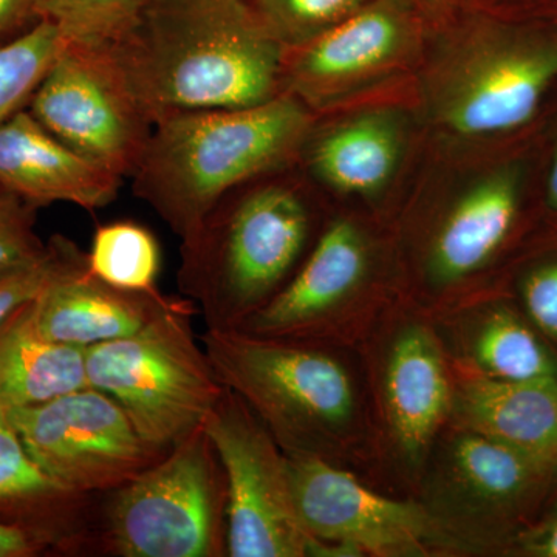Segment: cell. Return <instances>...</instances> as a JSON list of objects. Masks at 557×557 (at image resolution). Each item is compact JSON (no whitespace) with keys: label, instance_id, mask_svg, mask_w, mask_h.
I'll list each match as a JSON object with an SVG mask.
<instances>
[{"label":"cell","instance_id":"cell-5","mask_svg":"<svg viewBox=\"0 0 557 557\" xmlns=\"http://www.w3.org/2000/svg\"><path fill=\"white\" fill-rule=\"evenodd\" d=\"M200 343L222 386L247 403L285 454L327 458L354 421V383L327 351L237 329H205Z\"/></svg>","mask_w":557,"mask_h":557},{"label":"cell","instance_id":"cell-2","mask_svg":"<svg viewBox=\"0 0 557 557\" xmlns=\"http://www.w3.org/2000/svg\"><path fill=\"white\" fill-rule=\"evenodd\" d=\"M421 124L446 148H485L536 119L557 83V33L453 10L431 25L417 76Z\"/></svg>","mask_w":557,"mask_h":557},{"label":"cell","instance_id":"cell-22","mask_svg":"<svg viewBox=\"0 0 557 557\" xmlns=\"http://www.w3.org/2000/svg\"><path fill=\"white\" fill-rule=\"evenodd\" d=\"M450 456L461 485L491 504L522 500L553 472L533 457L474 431L456 438Z\"/></svg>","mask_w":557,"mask_h":557},{"label":"cell","instance_id":"cell-17","mask_svg":"<svg viewBox=\"0 0 557 557\" xmlns=\"http://www.w3.org/2000/svg\"><path fill=\"white\" fill-rule=\"evenodd\" d=\"M123 177L51 135L21 110L0 124V188L32 207L70 203L97 211L119 197Z\"/></svg>","mask_w":557,"mask_h":557},{"label":"cell","instance_id":"cell-4","mask_svg":"<svg viewBox=\"0 0 557 557\" xmlns=\"http://www.w3.org/2000/svg\"><path fill=\"white\" fill-rule=\"evenodd\" d=\"M289 170L231 190L182 240L178 288L207 329H239L307 258L313 211L304 186L287 178Z\"/></svg>","mask_w":557,"mask_h":557},{"label":"cell","instance_id":"cell-6","mask_svg":"<svg viewBox=\"0 0 557 557\" xmlns=\"http://www.w3.org/2000/svg\"><path fill=\"white\" fill-rule=\"evenodd\" d=\"M196 313L193 300L178 298L138 332L84 350L89 386L115 399L163 450L203 428L225 388L194 335Z\"/></svg>","mask_w":557,"mask_h":557},{"label":"cell","instance_id":"cell-9","mask_svg":"<svg viewBox=\"0 0 557 557\" xmlns=\"http://www.w3.org/2000/svg\"><path fill=\"white\" fill-rule=\"evenodd\" d=\"M203 429L225 472L226 556L317 555L318 542L296 511L287 454L247 403L223 388Z\"/></svg>","mask_w":557,"mask_h":557},{"label":"cell","instance_id":"cell-33","mask_svg":"<svg viewBox=\"0 0 557 557\" xmlns=\"http://www.w3.org/2000/svg\"><path fill=\"white\" fill-rule=\"evenodd\" d=\"M525 549L530 555L557 557V520L527 539Z\"/></svg>","mask_w":557,"mask_h":557},{"label":"cell","instance_id":"cell-19","mask_svg":"<svg viewBox=\"0 0 557 557\" xmlns=\"http://www.w3.org/2000/svg\"><path fill=\"white\" fill-rule=\"evenodd\" d=\"M457 409L468 431L557 469V379L498 381L480 375L461 387Z\"/></svg>","mask_w":557,"mask_h":557},{"label":"cell","instance_id":"cell-14","mask_svg":"<svg viewBox=\"0 0 557 557\" xmlns=\"http://www.w3.org/2000/svg\"><path fill=\"white\" fill-rule=\"evenodd\" d=\"M417 110L395 101H366L317 115L298 168L321 188L376 199L397 183L412 152Z\"/></svg>","mask_w":557,"mask_h":557},{"label":"cell","instance_id":"cell-13","mask_svg":"<svg viewBox=\"0 0 557 557\" xmlns=\"http://www.w3.org/2000/svg\"><path fill=\"white\" fill-rule=\"evenodd\" d=\"M437 215L424 248V271L440 287L485 269L507 244L522 208L525 170L518 160H485L478 148H449Z\"/></svg>","mask_w":557,"mask_h":557},{"label":"cell","instance_id":"cell-8","mask_svg":"<svg viewBox=\"0 0 557 557\" xmlns=\"http://www.w3.org/2000/svg\"><path fill=\"white\" fill-rule=\"evenodd\" d=\"M431 25L410 0H370L332 30L285 49L282 91L314 115L372 101L416 78Z\"/></svg>","mask_w":557,"mask_h":557},{"label":"cell","instance_id":"cell-21","mask_svg":"<svg viewBox=\"0 0 557 557\" xmlns=\"http://www.w3.org/2000/svg\"><path fill=\"white\" fill-rule=\"evenodd\" d=\"M90 387L83 348L40 335L33 300L0 324V416Z\"/></svg>","mask_w":557,"mask_h":557},{"label":"cell","instance_id":"cell-11","mask_svg":"<svg viewBox=\"0 0 557 557\" xmlns=\"http://www.w3.org/2000/svg\"><path fill=\"white\" fill-rule=\"evenodd\" d=\"M27 110L51 135L123 178L137 171L156 126L104 51L67 42Z\"/></svg>","mask_w":557,"mask_h":557},{"label":"cell","instance_id":"cell-29","mask_svg":"<svg viewBox=\"0 0 557 557\" xmlns=\"http://www.w3.org/2000/svg\"><path fill=\"white\" fill-rule=\"evenodd\" d=\"M60 259V234L51 237L39 258L0 269V324L38 298Z\"/></svg>","mask_w":557,"mask_h":557},{"label":"cell","instance_id":"cell-16","mask_svg":"<svg viewBox=\"0 0 557 557\" xmlns=\"http://www.w3.org/2000/svg\"><path fill=\"white\" fill-rule=\"evenodd\" d=\"M372 263L368 233L354 220L335 219L288 284L237 330L262 338L309 336L366 284Z\"/></svg>","mask_w":557,"mask_h":557},{"label":"cell","instance_id":"cell-30","mask_svg":"<svg viewBox=\"0 0 557 557\" xmlns=\"http://www.w3.org/2000/svg\"><path fill=\"white\" fill-rule=\"evenodd\" d=\"M520 292L531 321L557 341V258L542 260L528 270Z\"/></svg>","mask_w":557,"mask_h":557},{"label":"cell","instance_id":"cell-18","mask_svg":"<svg viewBox=\"0 0 557 557\" xmlns=\"http://www.w3.org/2000/svg\"><path fill=\"white\" fill-rule=\"evenodd\" d=\"M89 500L47 478L0 417V522L28 531L50 552H75L94 542Z\"/></svg>","mask_w":557,"mask_h":557},{"label":"cell","instance_id":"cell-20","mask_svg":"<svg viewBox=\"0 0 557 557\" xmlns=\"http://www.w3.org/2000/svg\"><path fill=\"white\" fill-rule=\"evenodd\" d=\"M384 394L399 446L410 457L420 456L454 401L445 359L426 329L410 327L395 341L387 359Z\"/></svg>","mask_w":557,"mask_h":557},{"label":"cell","instance_id":"cell-3","mask_svg":"<svg viewBox=\"0 0 557 557\" xmlns=\"http://www.w3.org/2000/svg\"><path fill=\"white\" fill-rule=\"evenodd\" d=\"M314 119L285 91L251 108L166 116L131 177L134 196L183 240L231 190L298 166Z\"/></svg>","mask_w":557,"mask_h":557},{"label":"cell","instance_id":"cell-12","mask_svg":"<svg viewBox=\"0 0 557 557\" xmlns=\"http://www.w3.org/2000/svg\"><path fill=\"white\" fill-rule=\"evenodd\" d=\"M300 522L318 542L317 556H420L446 541L426 509L373 493L327 458L287 454Z\"/></svg>","mask_w":557,"mask_h":557},{"label":"cell","instance_id":"cell-23","mask_svg":"<svg viewBox=\"0 0 557 557\" xmlns=\"http://www.w3.org/2000/svg\"><path fill=\"white\" fill-rule=\"evenodd\" d=\"M471 357L480 373L498 381L557 379V364L536 333L511 310H491L479 322Z\"/></svg>","mask_w":557,"mask_h":557},{"label":"cell","instance_id":"cell-28","mask_svg":"<svg viewBox=\"0 0 557 557\" xmlns=\"http://www.w3.org/2000/svg\"><path fill=\"white\" fill-rule=\"evenodd\" d=\"M36 208L0 188V269L39 258L47 244L35 231Z\"/></svg>","mask_w":557,"mask_h":557},{"label":"cell","instance_id":"cell-26","mask_svg":"<svg viewBox=\"0 0 557 557\" xmlns=\"http://www.w3.org/2000/svg\"><path fill=\"white\" fill-rule=\"evenodd\" d=\"M146 0H42V20L57 25L65 42L109 49L134 27Z\"/></svg>","mask_w":557,"mask_h":557},{"label":"cell","instance_id":"cell-7","mask_svg":"<svg viewBox=\"0 0 557 557\" xmlns=\"http://www.w3.org/2000/svg\"><path fill=\"white\" fill-rule=\"evenodd\" d=\"M225 472L201 428L110 491L94 542L121 557L226 556Z\"/></svg>","mask_w":557,"mask_h":557},{"label":"cell","instance_id":"cell-10","mask_svg":"<svg viewBox=\"0 0 557 557\" xmlns=\"http://www.w3.org/2000/svg\"><path fill=\"white\" fill-rule=\"evenodd\" d=\"M0 417L40 471L78 496L110 493L170 453L150 445L119 403L94 387Z\"/></svg>","mask_w":557,"mask_h":557},{"label":"cell","instance_id":"cell-15","mask_svg":"<svg viewBox=\"0 0 557 557\" xmlns=\"http://www.w3.org/2000/svg\"><path fill=\"white\" fill-rule=\"evenodd\" d=\"M177 300L160 289L131 292L101 281L86 252L60 234V259L33 300V318L47 339L86 350L138 332Z\"/></svg>","mask_w":557,"mask_h":557},{"label":"cell","instance_id":"cell-35","mask_svg":"<svg viewBox=\"0 0 557 557\" xmlns=\"http://www.w3.org/2000/svg\"><path fill=\"white\" fill-rule=\"evenodd\" d=\"M547 201L548 207L557 212V146L553 152L552 161H549V170L547 174Z\"/></svg>","mask_w":557,"mask_h":557},{"label":"cell","instance_id":"cell-27","mask_svg":"<svg viewBox=\"0 0 557 557\" xmlns=\"http://www.w3.org/2000/svg\"><path fill=\"white\" fill-rule=\"evenodd\" d=\"M284 49L304 46L354 16L370 0H248Z\"/></svg>","mask_w":557,"mask_h":557},{"label":"cell","instance_id":"cell-31","mask_svg":"<svg viewBox=\"0 0 557 557\" xmlns=\"http://www.w3.org/2000/svg\"><path fill=\"white\" fill-rule=\"evenodd\" d=\"M42 0H0V44L42 20Z\"/></svg>","mask_w":557,"mask_h":557},{"label":"cell","instance_id":"cell-25","mask_svg":"<svg viewBox=\"0 0 557 557\" xmlns=\"http://www.w3.org/2000/svg\"><path fill=\"white\" fill-rule=\"evenodd\" d=\"M64 46L61 32L49 20L0 44V124L27 109Z\"/></svg>","mask_w":557,"mask_h":557},{"label":"cell","instance_id":"cell-34","mask_svg":"<svg viewBox=\"0 0 557 557\" xmlns=\"http://www.w3.org/2000/svg\"><path fill=\"white\" fill-rule=\"evenodd\" d=\"M434 24L456 10L458 0H410Z\"/></svg>","mask_w":557,"mask_h":557},{"label":"cell","instance_id":"cell-24","mask_svg":"<svg viewBox=\"0 0 557 557\" xmlns=\"http://www.w3.org/2000/svg\"><path fill=\"white\" fill-rule=\"evenodd\" d=\"M87 265L95 276L131 292H156L161 248L152 231L132 220L98 226Z\"/></svg>","mask_w":557,"mask_h":557},{"label":"cell","instance_id":"cell-1","mask_svg":"<svg viewBox=\"0 0 557 557\" xmlns=\"http://www.w3.org/2000/svg\"><path fill=\"white\" fill-rule=\"evenodd\" d=\"M101 50L153 124L282 94L285 49L248 0H146L134 27Z\"/></svg>","mask_w":557,"mask_h":557},{"label":"cell","instance_id":"cell-32","mask_svg":"<svg viewBox=\"0 0 557 557\" xmlns=\"http://www.w3.org/2000/svg\"><path fill=\"white\" fill-rule=\"evenodd\" d=\"M47 552L50 549L28 531L0 522V557H35Z\"/></svg>","mask_w":557,"mask_h":557}]
</instances>
